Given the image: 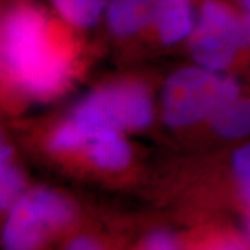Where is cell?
Instances as JSON below:
<instances>
[{
    "label": "cell",
    "instance_id": "obj_1",
    "mask_svg": "<svg viewBox=\"0 0 250 250\" xmlns=\"http://www.w3.org/2000/svg\"><path fill=\"white\" fill-rule=\"evenodd\" d=\"M1 59L13 81L35 96L57 93L71 72L46 16L29 4H18L3 20Z\"/></svg>",
    "mask_w": 250,
    "mask_h": 250
},
{
    "label": "cell",
    "instance_id": "obj_2",
    "mask_svg": "<svg viewBox=\"0 0 250 250\" xmlns=\"http://www.w3.org/2000/svg\"><path fill=\"white\" fill-rule=\"evenodd\" d=\"M152 100L136 83H118L82 100L52 136L54 150H75L106 131L139 129L152 121Z\"/></svg>",
    "mask_w": 250,
    "mask_h": 250
},
{
    "label": "cell",
    "instance_id": "obj_3",
    "mask_svg": "<svg viewBox=\"0 0 250 250\" xmlns=\"http://www.w3.org/2000/svg\"><path fill=\"white\" fill-rule=\"evenodd\" d=\"M242 88L229 77L205 67L172 74L163 92V113L171 126H187L213 116L225 100Z\"/></svg>",
    "mask_w": 250,
    "mask_h": 250
},
{
    "label": "cell",
    "instance_id": "obj_4",
    "mask_svg": "<svg viewBox=\"0 0 250 250\" xmlns=\"http://www.w3.org/2000/svg\"><path fill=\"white\" fill-rule=\"evenodd\" d=\"M71 203L49 189L24 193L9 208L3 227L4 250H36L56 231L71 223Z\"/></svg>",
    "mask_w": 250,
    "mask_h": 250
},
{
    "label": "cell",
    "instance_id": "obj_5",
    "mask_svg": "<svg viewBox=\"0 0 250 250\" xmlns=\"http://www.w3.org/2000/svg\"><path fill=\"white\" fill-rule=\"evenodd\" d=\"M245 49L242 14L220 0H206L190 34V52L200 67L228 68Z\"/></svg>",
    "mask_w": 250,
    "mask_h": 250
},
{
    "label": "cell",
    "instance_id": "obj_6",
    "mask_svg": "<svg viewBox=\"0 0 250 250\" xmlns=\"http://www.w3.org/2000/svg\"><path fill=\"white\" fill-rule=\"evenodd\" d=\"M196 17L192 0H153L152 24L164 43H177L190 35Z\"/></svg>",
    "mask_w": 250,
    "mask_h": 250
},
{
    "label": "cell",
    "instance_id": "obj_7",
    "mask_svg": "<svg viewBox=\"0 0 250 250\" xmlns=\"http://www.w3.org/2000/svg\"><path fill=\"white\" fill-rule=\"evenodd\" d=\"M213 128L227 139H242L250 135V92L242 89L225 100L210 117Z\"/></svg>",
    "mask_w": 250,
    "mask_h": 250
},
{
    "label": "cell",
    "instance_id": "obj_8",
    "mask_svg": "<svg viewBox=\"0 0 250 250\" xmlns=\"http://www.w3.org/2000/svg\"><path fill=\"white\" fill-rule=\"evenodd\" d=\"M106 16L108 27L116 35H132L152 24L153 0H111Z\"/></svg>",
    "mask_w": 250,
    "mask_h": 250
},
{
    "label": "cell",
    "instance_id": "obj_9",
    "mask_svg": "<svg viewBox=\"0 0 250 250\" xmlns=\"http://www.w3.org/2000/svg\"><path fill=\"white\" fill-rule=\"evenodd\" d=\"M90 159L106 170H120L131 160V149L120 132L106 131L95 135L86 143Z\"/></svg>",
    "mask_w": 250,
    "mask_h": 250
},
{
    "label": "cell",
    "instance_id": "obj_10",
    "mask_svg": "<svg viewBox=\"0 0 250 250\" xmlns=\"http://www.w3.org/2000/svg\"><path fill=\"white\" fill-rule=\"evenodd\" d=\"M54 9L75 27H89L107 10L111 0H50Z\"/></svg>",
    "mask_w": 250,
    "mask_h": 250
},
{
    "label": "cell",
    "instance_id": "obj_11",
    "mask_svg": "<svg viewBox=\"0 0 250 250\" xmlns=\"http://www.w3.org/2000/svg\"><path fill=\"white\" fill-rule=\"evenodd\" d=\"M24 195V181L17 166L13 163L9 146H1L0 154V206L9 210Z\"/></svg>",
    "mask_w": 250,
    "mask_h": 250
},
{
    "label": "cell",
    "instance_id": "obj_12",
    "mask_svg": "<svg viewBox=\"0 0 250 250\" xmlns=\"http://www.w3.org/2000/svg\"><path fill=\"white\" fill-rule=\"evenodd\" d=\"M232 170L239 193L250 210V142L238 149L232 157Z\"/></svg>",
    "mask_w": 250,
    "mask_h": 250
},
{
    "label": "cell",
    "instance_id": "obj_13",
    "mask_svg": "<svg viewBox=\"0 0 250 250\" xmlns=\"http://www.w3.org/2000/svg\"><path fill=\"white\" fill-rule=\"evenodd\" d=\"M141 250H178V246L172 235L159 231L152 233L145 241Z\"/></svg>",
    "mask_w": 250,
    "mask_h": 250
},
{
    "label": "cell",
    "instance_id": "obj_14",
    "mask_svg": "<svg viewBox=\"0 0 250 250\" xmlns=\"http://www.w3.org/2000/svg\"><path fill=\"white\" fill-rule=\"evenodd\" d=\"M67 250H100V248L96 242L89 238H77L68 245Z\"/></svg>",
    "mask_w": 250,
    "mask_h": 250
},
{
    "label": "cell",
    "instance_id": "obj_15",
    "mask_svg": "<svg viewBox=\"0 0 250 250\" xmlns=\"http://www.w3.org/2000/svg\"><path fill=\"white\" fill-rule=\"evenodd\" d=\"M242 32H243V42L245 49H250V13H242Z\"/></svg>",
    "mask_w": 250,
    "mask_h": 250
},
{
    "label": "cell",
    "instance_id": "obj_16",
    "mask_svg": "<svg viewBox=\"0 0 250 250\" xmlns=\"http://www.w3.org/2000/svg\"><path fill=\"white\" fill-rule=\"evenodd\" d=\"M217 250H245L239 245H227V246H223V248H218Z\"/></svg>",
    "mask_w": 250,
    "mask_h": 250
},
{
    "label": "cell",
    "instance_id": "obj_17",
    "mask_svg": "<svg viewBox=\"0 0 250 250\" xmlns=\"http://www.w3.org/2000/svg\"><path fill=\"white\" fill-rule=\"evenodd\" d=\"M238 1L241 3L243 11H248V13H250V0H238Z\"/></svg>",
    "mask_w": 250,
    "mask_h": 250
},
{
    "label": "cell",
    "instance_id": "obj_18",
    "mask_svg": "<svg viewBox=\"0 0 250 250\" xmlns=\"http://www.w3.org/2000/svg\"><path fill=\"white\" fill-rule=\"evenodd\" d=\"M248 232H249V238H250V217H249V223H248Z\"/></svg>",
    "mask_w": 250,
    "mask_h": 250
}]
</instances>
